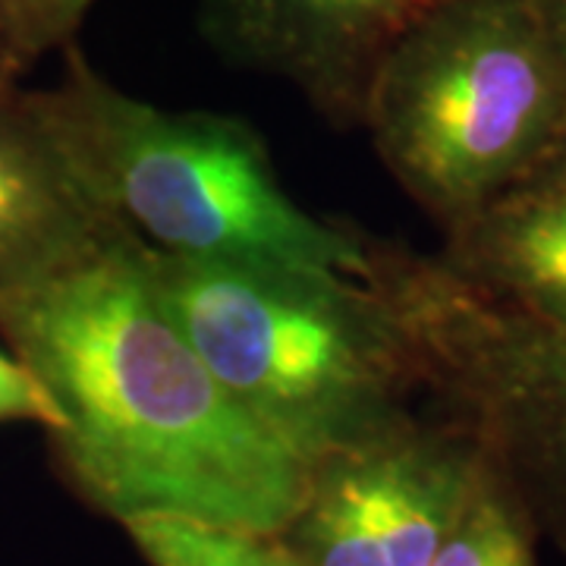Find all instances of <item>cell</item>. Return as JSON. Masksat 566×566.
Instances as JSON below:
<instances>
[{"label":"cell","instance_id":"8fae6325","mask_svg":"<svg viewBox=\"0 0 566 566\" xmlns=\"http://www.w3.org/2000/svg\"><path fill=\"white\" fill-rule=\"evenodd\" d=\"M123 528L148 566H300L274 535L186 520H136Z\"/></svg>","mask_w":566,"mask_h":566},{"label":"cell","instance_id":"7a4b0ae2","mask_svg":"<svg viewBox=\"0 0 566 566\" xmlns=\"http://www.w3.org/2000/svg\"><path fill=\"white\" fill-rule=\"evenodd\" d=\"M167 322L308 469L365 444L422 394L403 327L365 277L192 262L142 243Z\"/></svg>","mask_w":566,"mask_h":566},{"label":"cell","instance_id":"7c38bea8","mask_svg":"<svg viewBox=\"0 0 566 566\" xmlns=\"http://www.w3.org/2000/svg\"><path fill=\"white\" fill-rule=\"evenodd\" d=\"M95 0H0V20L17 61L73 39Z\"/></svg>","mask_w":566,"mask_h":566},{"label":"cell","instance_id":"5b68a950","mask_svg":"<svg viewBox=\"0 0 566 566\" xmlns=\"http://www.w3.org/2000/svg\"><path fill=\"white\" fill-rule=\"evenodd\" d=\"M368 281L403 327L434 412L479 441L538 538L566 557V327L491 303L434 255L378 237Z\"/></svg>","mask_w":566,"mask_h":566},{"label":"cell","instance_id":"3957f363","mask_svg":"<svg viewBox=\"0 0 566 566\" xmlns=\"http://www.w3.org/2000/svg\"><path fill=\"white\" fill-rule=\"evenodd\" d=\"M39 104L85 180L148 245L192 262L368 274V237L293 202L262 133L240 117L133 98L76 51Z\"/></svg>","mask_w":566,"mask_h":566},{"label":"cell","instance_id":"30bf717a","mask_svg":"<svg viewBox=\"0 0 566 566\" xmlns=\"http://www.w3.org/2000/svg\"><path fill=\"white\" fill-rule=\"evenodd\" d=\"M538 542L542 538L523 504L488 465L475 497L431 566H538Z\"/></svg>","mask_w":566,"mask_h":566},{"label":"cell","instance_id":"9a60e30c","mask_svg":"<svg viewBox=\"0 0 566 566\" xmlns=\"http://www.w3.org/2000/svg\"><path fill=\"white\" fill-rule=\"evenodd\" d=\"M528 7L535 10V17L542 20L545 32L566 63V0H528Z\"/></svg>","mask_w":566,"mask_h":566},{"label":"cell","instance_id":"52a82bcc","mask_svg":"<svg viewBox=\"0 0 566 566\" xmlns=\"http://www.w3.org/2000/svg\"><path fill=\"white\" fill-rule=\"evenodd\" d=\"M441 0H202L205 41L230 66L290 82L324 120L363 123L390 44Z\"/></svg>","mask_w":566,"mask_h":566},{"label":"cell","instance_id":"6da1fadb","mask_svg":"<svg viewBox=\"0 0 566 566\" xmlns=\"http://www.w3.org/2000/svg\"><path fill=\"white\" fill-rule=\"evenodd\" d=\"M142 237L0 286V331L63 412V472L114 523L186 520L281 535L312 469L189 346L142 271Z\"/></svg>","mask_w":566,"mask_h":566},{"label":"cell","instance_id":"277c9868","mask_svg":"<svg viewBox=\"0 0 566 566\" xmlns=\"http://www.w3.org/2000/svg\"><path fill=\"white\" fill-rule=\"evenodd\" d=\"M363 126L441 230L506 196L566 129V63L528 0H441L390 44Z\"/></svg>","mask_w":566,"mask_h":566},{"label":"cell","instance_id":"8992f818","mask_svg":"<svg viewBox=\"0 0 566 566\" xmlns=\"http://www.w3.org/2000/svg\"><path fill=\"white\" fill-rule=\"evenodd\" d=\"M485 472L463 424L409 412L312 465L303 504L277 538L300 566H431Z\"/></svg>","mask_w":566,"mask_h":566},{"label":"cell","instance_id":"ba28073f","mask_svg":"<svg viewBox=\"0 0 566 566\" xmlns=\"http://www.w3.org/2000/svg\"><path fill=\"white\" fill-rule=\"evenodd\" d=\"M133 237L70 158L39 98H0V286L61 274Z\"/></svg>","mask_w":566,"mask_h":566},{"label":"cell","instance_id":"2e32d148","mask_svg":"<svg viewBox=\"0 0 566 566\" xmlns=\"http://www.w3.org/2000/svg\"><path fill=\"white\" fill-rule=\"evenodd\" d=\"M10 63H17V54H13V48H10L7 29H3V20H0V80H3V73H7Z\"/></svg>","mask_w":566,"mask_h":566},{"label":"cell","instance_id":"9c48e42d","mask_svg":"<svg viewBox=\"0 0 566 566\" xmlns=\"http://www.w3.org/2000/svg\"><path fill=\"white\" fill-rule=\"evenodd\" d=\"M453 281L532 322L566 327V202L510 189L444 230L434 255Z\"/></svg>","mask_w":566,"mask_h":566},{"label":"cell","instance_id":"5bb4252c","mask_svg":"<svg viewBox=\"0 0 566 566\" xmlns=\"http://www.w3.org/2000/svg\"><path fill=\"white\" fill-rule=\"evenodd\" d=\"M516 189L542 192V196L564 199L566 202V129L560 133V139L554 142V148L542 158V164H538Z\"/></svg>","mask_w":566,"mask_h":566},{"label":"cell","instance_id":"4fadbf2b","mask_svg":"<svg viewBox=\"0 0 566 566\" xmlns=\"http://www.w3.org/2000/svg\"><path fill=\"white\" fill-rule=\"evenodd\" d=\"M0 422H35L48 434H57L63 428L57 400L17 353H0Z\"/></svg>","mask_w":566,"mask_h":566}]
</instances>
